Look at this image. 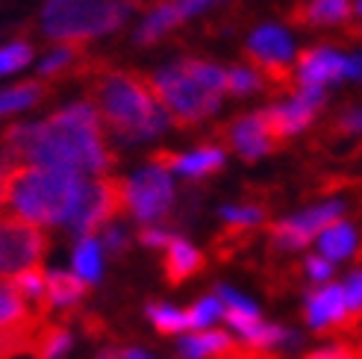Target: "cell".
Wrapping results in <instances>:
<instances>
[{
    "instance_id": "cell-1",
    "label": "cell",
    "mask_w": 362,
    "mask_h": 359,
    "mask_svg": "<svg viewBox=\"0 0 362 359\" xmlns=\"http://www.w3.org/2000/svg\"><path fill=\"white\" fill-rule=\"evenodd\" d=\"M18 163L65 168L86 177H106L112 168V151L103 139V121L95 103H68L45 121L18 124L4 139Z\"/></svg>"
},
{
    "instance_id": "cell-2",
    "label": "cell",
    "mask_w": 362,
    "mask_h": 359,
    "mask_svg": "<svg viewBox=\"0 0 362 359\" xmlns=\"http://www.w3.org/2000/svg\"><path fill=\"white\" fill-rule=\"evenodd\" d=\"M88 183L92 177L77 171L15 165L4 186V209L35 227H68L83 206Z\"/></svg>"
},
{
    "instance_id": "cell-3",
    "label": "cell",
    "mask_w": 362,
    "mask_h": 359,
    "mask_svg": "<svg viewBox=\"0 0 362 359\" xmlns=\"http://www.w3.org/2000/svg\"><path fill=\"white\" fill-rule=\"evenodd\" d=\"M95 110L124 145H141L168 130L171 115L159 103L148 77L136 71H100L92 86Z\"/></svg>"
},
{
    "instance_id": "cell-4",
    "label": "cell",
    "mask_w": 362,
    "mask_h": 359,
    "mask_svg": "<svg viewBox=\"0 0 362 359\" xmlns=\"http://www.w3.org/2000/svg\"><path fill=\"white\" fill-rule=\"evenodd\" d=\"M174 124L192 127L218 112L227 95V68L206 59H180L148 77Z\"/></svg>"
},
{
    "instance_id": "cell-5",
    "label": "cell",
    "mask_w": 362,
    "mask_h": 359,
    "mask_svg": "<svg viewBox=\"0 0 362 359\" xmlns=\"http://www.w3.org/2000/svg\"><path fill=\"white\" fill-rule=\"evenodd\" d=\"M133 9V0H80L65 6H45V33L57 42L80 45L118 30Z\"/></svg>"
},
{
    "instance_id": "cell-6",
    "label": "cell",
    "mask_w": 362,
    "mask_h": 359,
    "mask_svg": "<svg viewBox=\"0 0 362 359\" xmlns=\"http://www.w3.org/2000/svg\"><path fill=\"white\" fill-rule=\"evenodd\" d=\"M348 212H351L348 197H341V194L318 197V201L288 212L280 221L271 224L268 230L271 247L283 250V254H306L313 247V242L321 236V230H327L339 218H348Z\"/></svg>"
},
{
    "instance_id": "cell-7",
    "label": "cell",
    "mask_w": 362,
    "mask_h": 359,
    "mask_svg": "<svg viewBox=\"0 0 362 359\" xmlns=\"http://www.w3.org/2000/svg\"><path fill=\"white\" fill-rule=\"evenodd\" d=\"M174 201H177L174 174L162 168L159 163H151L127 180H121V206L141 227L165 221L168 212L174 209Z\"/></svg>"
},
{
    "instance_id": "cell-8",
    "label": "cell",
    "mask_w": 362,
    "mask_h": 359,
    "mask_svg": "<svg viewBox=\"0 0 362 359\" xmlns=\"http://www.w3.org/2000/svg\"><path fill=\"white\" fill-rule=\"evenodd\" d=\"M47 254V236L42 227L21 218H0V280H12L27 268L42 265Z\"/></svg>"
},
{
    "instance_id": "cell-9",
    "label": "cell",
    "mask_w": 362,
    "mask_h": 359,
    "mask_svg": "<svg viewBox=\"0 0 362 359\" xmlns=\"http://www.w3.org/2000/svg\"><path fill=\"white\" fill-rule=\"evenodd\" d=\"M327 103V92L324 88H310V86H295V92L271 103L268 110H262L271 133L277 141L283 139H295L300 133H306L313 127V121L318 118V112Z\"/></svg>"
},
{
    "instance_id": "cell-10",
    "label": "cell",
    "mask_w": 362,
    "mask_h": 359,
    "mask_svg": "<svg viewBox=\"0 0 362 359\" xmlns=\"http://www.w3.org/2000/svg\"><path fill=\"white\" fill-rule=\"evenodd\" d=\"M121 212H124V206H121V180H115L110 174H106V177H92L80 212L74 215V221H71L65 230L74 239H80V236H98V233L106 224H112Z\"/></svg>"
},
{
    "instance_id": "cell-11",
    "label": "cell",
    "mask_w": 362,
    "mask_h": 359,
    "mask_svg": "<svg viewBox=\"0 0 362 359\" xmlns=\"http://www.w3.org/2000/svg\"><path fill=\"white\" fill-rule=\"evenodd\" d=\"M247 57L265 77H288L298 59V47L292 33L280 24H262L250 33Z\"/></svg>"
},
{
    "instance_id": "cell-12",
    "label": "cell",
    "mask_w": 362,
    "mask_h": 359,
    "mask_svg": "<svg viewBox=\"0 0 362 359\" xmlns=\"http://www.w3.org/2000/svg\"><path fill=\"white\" fill-rule=\"evenodd\" d=\"M300 318H303V327L315 336L336 333L348 321H354L348 312L345 295L339 289V280L324 283V286H310L300 300Z\"/></svg>"
},
{
    "instance_id": "cell-13",
    "label": "cell",
    "mask_w": 362,
    "mask_h": 359,
    "mask_svg": "<svg viewBox=\"0 0 362 359\" xmlns=\"http://www.w3.org/2000/svg\"><path fill=\"white\" fill-rule=\"evenodd\" d=\"M348 77V53L333 45H315L310 50L298 53L292 80L295 86H310V88H333L345 83Z\"/></svg>"
},
{
    "instance_id": "cell-14",
    "label": "cell",
    "mask_w": 362,
    "mask_h": 359,
    "mask_svg": "<svg viewBox=\"0 0 362 359\" xmlns=\"http://www.w3.org/2000/svg\"><path fill=\"white\" fill-rule=\"evenodd\" d=\"M224 136H227L230 151L236 153L239 159H245V163H259V159L271 156L274 148H277V139H274V133H271L262 110L230 121Z\"/></svg>"
},
{
    "instance_id": "cell-15",
    "label": "cell",
    "mask_w": 362,
    "mask_h": 359,
    "mask_svg": "<svg viewBox=\"0 0 362 359\" xmlns=\"http://www.w3.org/2000/svg\"><path fill=\"white\" fill-rule=\"evenodd\" d=\"M313 250L339 268H348L362 257V230L354 218H339L313 242Z\"/></svg>"
},
{
    "instance_id": "cell-16",
    "label": "cell",
    "mask_w": 362,
    "mask_h": 359,
    "mask_svg": "<svg viewBox=\"0 0 362 359\" xmlns=\"http://www.w3.org/2000/svg\"><path fill=\"white\" fill-rule=\"evenodd\" d=\"M153 163H159L162 168H168L171 174H180L186 180H204L218 174L227 165V151L221 145H204L194 151H183V153H156Z\"/></svg>"
},
{
    "instance_id": "cell-17",
    "label": "cell",
    "mask_w": 362,
    "mask_h": 359,
    "mask_svg": "<svg viewBox=\"0 0 362 359\" xmlns=\"http://www.w3.org/2000/svg\"><path fill=\"white\" fill-rule=\"evenodd\" d=\"M180 359H233L239 353V339L230 330H189L177 339Z\"/></svg>"
},
{
    "instance_id": "cell-18",
    "label": "cell",
    "mask_w": 362,
    "mask_h": 359,
    "mask_svg": "<svg viewBox=\"0 0 362 359\" xmlns=\"http://www.w3.org/2000/svg\"><path fill=\"white\" fill-rule=\"evenodd\" d=\"M239 348L259 353V356H271V353H288L303 348V333L277 324V321H259L257 327H250L247 333L239 336Z\"/></svg>"
},
{
    "instance_id": "cell-19",
    "label": "cell",
    "mask_w": 362,
    "mask_h": 359,
    "mask_svg": "<svg viewBox=\"0 0 362 359\" xmlns=\"http://www.w3.org/2000/svg\"><path fill=\"white\" fill-rule=\"evenodd\" d=\"M215 295H218L221 303H224V324H227V330L236 336V339L242 333H247L250 327H257L259 321H262L259 303L253 300V298H247L245 292H239L236 286L221 283V286H215Z\"/></svg>"
},
{
    "instance_id": "cell-20",
    "label": "cell",
    "mask_w": 362,
    "mask_h": 359,
    "mask_svg": "<svg viewBox=\"0 0 362 359\" xmlns=\"http://www.w3.org/2000/svg\"><path fill=\"white\" fill-rule=\"evenodd\" d=\"M162 268H165V280L171 286H180L204 268V254L189 239L171 236V242L165 245V257H162Z\"/></svg>"
},
{
    "instance_id": "cell-21",
    "label": "cell",
    "mask_w": 362,
    "mask_h": 359,
    "mask_svg": "<svg viewBox=\"0 0 362 359\" xmlns=\"http://www.w3.org/2000/svg\"><path fill=\"white\" fill-rule=\"evenodd\" d=\"M88 286L65 268L47 271V292H45V310H71L86 298Z\"/></svg>"
},
{
    "instance_id": "cell-22",
    "label": "cell",
    "mask_w": 362,
    "mask_h": 359,
    "mask_svg": "<svg viewBox=\"0 0 362 359\" xmlns=\"http://www.w3.org/2000/svg\"><path fill=\"white\" fill-rule=\"evenodd\" d=\"M103 257L106 250L100 245V236H80L71 250V271L86 286H98L103 280Z\"/></svg>"
},
{
    "instance_id": "cell-23",
    "label": "cell",
    "mask_w": 362,
    "mask_h": 359,
    "mask_svg": "<svg viewBox=\"0 0 362 359\" xmlns=\"http://www.w3.org/2000/svg\"><path fill=\"white\" fill-rule=\"evenodd\" d=\"M177 24H183L180 15H177V4L174 0H162V4H156L148 15L141 18V24L136 30V45H153L165 33H171Z\"/></svg>"
},
{
    "instance_id": "cell-24",
    "label": "cell",
    "mask_w": 362,
    "mask_h": 359,
    "mask_svg": "<svg viewBox=\"0 0 362 359\" xmlns=\"http://www.w3.org/2000/svg\"><path fill=\"white\" fill-rule=\"evenodd\" d=\"M354 15L351 0H310L300 9V21L310 27H336Z\"/></svg>"
},
{
    "instance_id": "cell-25",
    "label": "cell",
    "mask_w": 362,
    "mask_h": 359,
    "mask_svg": "<svg viewBox=\"0 0 362 359\" xmlns=\"http://www.w3.org/2000/svg\"><path fill=\"white\" fill-rule=\"evenodd\" d=\"M218 218L227 230L247 233V230H259L268 221V212L259 204H221Z\"/></svg>"
},
{
    "instance_id": "cell-26",
    "label": "cell",
    "mask_w": 362,
    "mask_h": 359,
    "mask_svg": "<svg viewBox=\"0 0 362 359\" xmlns=\"http://www.w3.org/2000/svg\"><path fill=\"white\" fill-rule=\"evenodd\" d=\"M33 318H39V312H30L27 300L15 292V286L9 280H0V330L27 324Z\"/></svg>"
},
{
    "instance_id": "cell-27",
    "label": "cell",
    "mask_w": 362,
    "mask_h": 359,
    "mask_svg": "<svg viewBox=\"0 0 362 359\" xmlns=\"http://www.w3.org/2000/svg\"><path fill=\"white\" fill-rule=\"evenodd\" d=\"M148 321L165 336H183L192 330V321H189V310H180V307H171V303H148L144 310Z\"/></svg>"
},
{
    "instance_id": "cell-28",
    "label": "cell",
    "mask_w": 362,
    "mask_h": 359,
    "mask_svg": "<svg viewBox=\"0 0 362 359\" xmlns=\"http://www.w3.org/2000/svg\"><path fill=\"white\" fill-rule=\"evenodd\" d=\"M268 77L257 65H233L227 68V95L233 98H250V95H259L265 88Z\"/></svg>"
},
{
    "instance_id": "cell-29",
    "label": "cell",
    "mask_w": 362,
    "mask_h": 359,
    "mask_svg": "<svg viewBox=\"0 0 362 359\" xmlns=\"http://www.w3.org/2000/svg\"><path fill=\"white\" fill-rule=\"evenodd\" d=\"M74 348V336L65 327H45L39 330V339H35V359H65L68 351Z\"/></svg>"
},
{
    "instance_id": "cell-30",
    "label": "cell",
    "mask_w": 362,
    "mask_h": 359,
    "mask_svg": "<svg viewBox=\"0 0 362 359\" xmlns=\"http://www.w3.org/2000/svg\"><path fill=\"white\" fill-rule=\"evenodd\" d=\"M42 95H45L42 83H24V86L4 88V92H0V118L30 110V106H35L42 100Z\"/></svg>"
},
{
    "instance_id": "cell-31",
    "label": "cell",
    "mask_w": 362,
    "mask_h": 359,
    "mask_svg": "<svg viewBox=\"0 0 362 359\" xmlns=\"http://www.w3.org/2000/svg\"><path fill=\"white\" fill-rule=\"evenodd\" d=\"M189 321H192V330H212L224 321V303L218 295H204L201 300H194L189 307Z\"/></svg>"
},
{
    "instance_id": "cell-32",
    "label": "cell",
    "mask_w": 362,
    "mask_h": 359,
    "mask_svg": "<svg viewBox=\"0 0 362 359\" xmlns=\"http://www.w3.org/2000/svg\"><path fill=\"white\" fill-rule=\"evenodd\" d=\"M15 286V292L21 295L24 300L30 303H39V307L45 310V292H47V271H42V265H35V268H27V271L21 274H15L9 280Z\"/></svg>"
},
{
    "instance_id": "cell-33",
    "label": "cell",
    "mask_w": 362,
    "mask_h": 359,
    "mask_svg": "<svg viewBox=\"0 0 362 359\" xmlns=\"http://www.w3.org/2000/svg\"><path fill=\"white\" fill-rule=\"evenodd\" d=\"M339 289L345 295V303H348V312L351 318H362V265L354 262L348 265L345 271H339Z\"/></svg>"
},
{
    "instance_id": "cell-34",
    "label": "cell",
    "mask_w": 362,
    "mask_h": 359,
    "mask_svg": "<svg viewBox=\"0 0 362 359\" xmlns=\"http://www.w3.org/2000/svg\"><path fill=\"white\" fill-rule=\"evenodd\" d=\"M300 271L310 286H324V283H333L341 268L333 265L330 259H324L321 254H315V250H306L303 259H300Z\"/></svg>"
},
{
    "instance_id": "cell-35",
    "label": "cell",
    "mask_w": 362,
    "mask_h": 359,
    "mask_svg": "<svg viewBox=\"0 0 362 359\" xmlns=\"http://www.w3.org/2000/svg\"><path fill=\"white\" fill-rule=\"evenodd\" d=\"M33 59V47L24 42H12V45H0V77L15 74V71L27 68Z\"/></svg>"
},
{
    "instance_id": "cell-36",
    "label": "cell",
    "mask_w": 362,
    "mask_h": 359,
    "mask_svg": "<svg viewBox=\"0 0 362 359\" xmlns=\"http://www.w3.org/2000/svg\"><path fill=\"white\" fill-rule=\"evenodd\" d=\"M74 62H77V47H71V45H59L57 50H50L47 57L42 59L39 74H42V77H53V74H59V71L71 68Z\"/></svg>"
},
{
    "instance_id": "cell-37",
    "label": "cell",
    "mask_w": 362,
    "mask_h": 359,
    "mask_svg": "<svg viewBox=\"0 0 362 359\" xmlns=\"http://www.w3.org/2000/svg\"><path fill=\"white\" fill-rule=\"evenodd\" d=\"M303 359H362V351L351 342H324L315 345Z\"/></svg>"
},
{
    "instance_id": "cell-38",
    "label": "cell",
    "mask_w": 362,
    "mask_h": 359,
    "mask_svg": "<svg viewBox=\"0 0 362 359\" xmlns=\"http://www.w3.org/2000/svg\"><path fill=\"white\" fill-rule=\"evenodd\" d=\"M100 245H103V250L106 254H112V257H121L124 250H127V245H130V236H127V230L121 227V224H106L100 233Z\"/></svg>"
},
{
    "instance_id": "cell-39",
    "label": "cell",
    "mask_w": 362,
    "mask_h": 359,
    "mask_svg": "<svg viewBox=\"0 0 362 359\" xmlns=\"http://www.w3.org/2000/svg\"><path fill=\"white\" fill-rule=\"evenodd\" d=\"M171 236H174L171 230L159 227V224H148V227H141V233H139V242H141L144 247H156V250H165V245L171 242Z\"/></svg>"
},
{
    "instance_id": "cell-40",
    "label": "cell",
    "mask_w": 362,
    "mask_h": 359,
    "mask_svg": "<svg viewBox=\"0 0 362 359\" xmlns=\"http://www.w3.org/2000/svg\"><path fill=\"white\" fill-rule=\"evenodd\" d=\"M339 130L345 136H354V139H362V103L359 106H351V110H345L339 115Z\"/></svg>"
},
{
    "instance_id": "cell-41",
    "label": "cell",
    "mask_w": 362,
    "mask_h": 359,
    "mask_svg": "<svg viewBox=\"0 0 362 359\" xmlns=\"http://www.w3.org/2000/svg\"><path fill=\"white\" fill-rule=\"evenodd\" d=\"M174 4H177V15H180V21H189V18L206 12L209 6L221 4V0H174Z\"/></svg>"
},
{
    "instance_id": "cell-42",
    "label": "cell",
    "mask_w": 362,
    "mask_h": 359,
    "mask_svg": "<svg viewBox=\"0 0 362 359\" xmlns=\"http://www.w3.org/2000/svg\"><path fill=\"white\" fill-rule=\"evenodd\" d=\"M15 165H21L15 159V153L0 141V209H4V186H6V177H9V171L15 168Z\"/></svg>"
},
{
    "instance_id": "cell-43",
    "label": "cell",
    "mask_w": 362,
    "mask_h": 359,
    "mask_svg": "<svg viewBox=\"0 0 362 359\" xmlns=\"http://www.w3.org/2000/svg\"><path fill=\"white\" fill-rule=\"evenodd\" d=\"M345 80L362 86V50L348 53V77H345Z\"/></svg>"
},
{
    "instance_id": "cell-44",
    "label": "cell",
    "mask_w": 362,
    "mask_h": 359,
    "mask_svg": "<svg viewBox=\"0 0 362 359\" xmlns=\"http://www.w3.org/2000/svg\"><path fill=\"white\" fill-rule=\"evenodd\" d=\"M121 356H124V359H156L153 353L141 351V348H121Z\"/></svg>"
},
{
    "instance_id": "cell-45",
    "label": "cell",
    "mask_w": 362,
    "mask_h": 359,
    "mask_svg": "<svg viewBox=\"0 0 362 359\" xmlns=\"http://www.w3.org/2000/svg\"><path fill=\"white\" fill-rule=\"evenodd\" d=\"M95 359H124V356H121V348L106 345L103 351H98V356H95Z\"/></svg>"
},
{
    "instance_id": "cell-46",
    "label": "cell",
    "mask_w": 362,
    "mask_h": 359,
    "mask_svg": "<svg viewBox=\"0 0 362 359\" xmlns=\"http://www.w3.org/2000/svg\"><path fill=\"white\" fill-rule=\"evenodd\" d=\"M233 359H265V356H259V353H250V351H242V348H239V353L233 356Z\"/></svg>"
},
{
    "instance_id": "cell-47",
    "label": "cell",
    "mask_w": 362,
    "mask_h": 359,
    "mask_svg": "<svg viewBox=\"0 0 362 359\" xmlns=\"http://www.w3.org/2000/svg\"><path fill=\"white\" fill-rule=\"evenodd\" d=\"M65 4H80V0H50L47 6H65Z\"/></svg>"
},
{
    "instance_id": "cell-48",
    "label": "cell",
    "mask_w": 362,
    "mask_h": 359,
    "mask_svg": "<svg viewBox=\"0 0 362 359\" xmlns=\"http://www.w3.org/2000/svg\"><path fill=\"white\" fill-rule=\"evenodd\" d=\"M354 12H356V15L362 18V0H356V6H354Z\"/></svg>"
}]
</instances>
